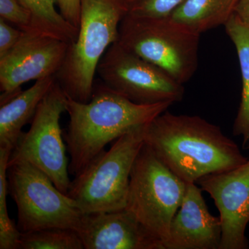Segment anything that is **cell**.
Masks as SVG:
<instances>
[{"instance_id": "6da1fadb", "label": "cell", "mask_w": 249, "mask_h": 249, "mask_svg": "<svg viewBox=\"0 0 249 249\" xmlns=\"http://www.w3.org/2000/svg\"><path fill=\"white\" fill-rule=\"evenodd\" d=\"M144 143L186 183H197L211 174L248 161L219 126L198 116L165 111L143 127Z\"/></svg>"}, {"instance_id": "7a4b0ae2", "label": "cell", "mask_w": 249, "mask_h": 249, "mask_svg": "<svg viewBox=\"0 0 249 249\" xmlns=\"http://www.w3.org/2000/svg\"><path fill=\"white\" fill-rule=\"evenodd\" d=\"M172 105L169 102L138 104L109 89L102 82L94 83L89 102H78L67 96L70 122L64 139L70 155V175H78L109 142L147 124Z\"/></svg>"}, {"instance_id": "3957f363", "label": "cell", "mask_w": 249, "mask_h": 249, "mask_svg": "<svg viewBox=\"0 0 249 249\" xmlns=\"http://www.w3.org/2000/svg\"><path fill=\"white\" fill-rule=\"evenodd\" d=\"M128 12L126 0H80L78 34L55 76L68 97L89 102L98 64L119 40L121 23Z\"/></svg>"}, {"instance_id": "277c9868", "label": "cell", "mask_w": 249, "mask_h": 249, "mask_svg": "<svg viewBox=\"0 0 249 249\" xmlns=\"http://www.w3.org/2000/svg\"><path fill=\"white\" fill-rule=\"evenodd\" d=\"M199 41L200 34L171 16L139 17L127 14L121 23L118 42L183 85L197 70Z\"/></svg>"}, {"instance_id": "5b68a950", "label": "cell", "mask_w": 249, "mask_h": 249, "mask_svg": "<svg viewBox=\"0 0 249 249\" xmlns=\"http://www.w3.org/2000/svg\"><path fill=\"white\" fill-rule=\"evenodd\" d=\"M144 125L114 141L72 180L67 195L83 214L125 209L131 171L144 144Z\"/></svg>"}, {"instance_id": "8992f818", "label": "cell", "mask_w": 249, "mask_h": 249, "mask_svg": "<svg viewBox=\"0 0 249 249\" xmlns=\"http://www.w3.org/2000/svg\"><path fill=\"white\" fill-rule=\"evenodd\" d=\"M186 186L143 144L131 171L125 209L164 249L169 241L170 224L182 203Z\"/></svg>"}, {"instance_id": "52a82bcc", "label": "cell", "mask_w": 249, "mask_h": 249, "mask_svg": "<svg viewBox=\"0 0 249 249\" xmlns=\"http://www.w3.org/2000/svg\"><path fill=\"white\" fill-rule=\"evenodd\" d=\"M8 193L18 209L20 232L47 228L77 231L83 213L45 173L27 162L8 165Z\"/></svg>"}, {"instance_id": "ba28073f", "label": "cell", "mask_w": 249, "mask_h": 249, "mask_svg": "<svg viewBox=\"0 0 249 249\" xmlns=\"http://www.w3.org/2000/svg\"><path fill=\"white\" fill-rule=\"evenodd\" d=\"M67 95L55 82L39 105L27 132H23L11 152L8 165L27 162L42 170L59 191L67 194L71 180L67 147L60 121L67 112Z\"/></svg>"}, {"instance_id": "9c48e42d", "label": "cell", "mask_w": 249, "mask_h": 249, "mask_svg": "<svg viewBox=\"0 0 249 249\" xmlns=\"http://www.w3.org/2000/svg\"><path fill=\"white\" fill-rule=\"evenodd\" d=\"M96 73L109 89L138 104H174L184 95L183 84L118 42L108 48Z\"/></svg>"}, {"instance_id": "30bf717a", "label": "cell", "mask_w": 249, "mask_h": 249, "mask_svg": "<svg viewBox=\"0 0 249 249\" xmlns=\"http://www.w3.org/2000/svg\"><path fill=\"white\" fill-rule=\"evenodd\" d=\"M69 45L37 31H23L18 43L0 57V105L20 92L24 83L56 76Z\"/></svg>"}, {"instance_id": "8fae6325", "label": "cell", "mask_w": 249, "mask_h": 249, "mask_svg": "<svg viewBox=\"0 0 249 249\" xmlns=\"http://www.w3.org/2000/svg\"><path fill=\"white\" fill-rule=\"evenodd\" d=\"M197 183L219 211V249H249L245 231L249 223V160L234 169L206 175Z\"/></svg>"}, {"instance_id": "7c38bea8", "label": "cell", "mask_w": 249, "mask_h": 249, "mask_svg": "<svg viewBox=\"0 0 249 249\" xmlns=\"http://www.w3.org/2000/svg\"><path fill=\"white\" fill-rule=\"evenodd\" d=\"M76 231L84 249H164L125 209L84 214Z\"/></svg>"}, {"instance_id": "4fadbf2b", "label": "cell", "mask_w": 249, "mask_h": 249, "mask_svg": "<svg viewBox=\"0 0 249 249\" xmlns=\"http://www.w3.org/2000/svg\"><path fill=\"white\" fill-rule=\"evenodd\" d=\"M196 183H187L186 193L170 227L166 249H219L220 219L209 212Z\"/></svg>"}, {"instance_id": "5bb4252c", "label": "cell", "mask_w": 249, "mask_h": 249, "mask_svg": "<svg viewBox=\"0 0 249 249\" xmlns=\"http://www.w3.org/2000/svg\"><path fill=\"white\" fill-rule=\"evenodd\" d=\"M56 80L55 76L36 80L29 89L0 105V147L14 150L23 127L31 124L39 105Z\"/></svg>"}, {"instance_id": "9a60e30c", "label": "cell", "mask_w": 249, "mask_h": 249, "mask_svg": "<svg viewBox=\"0 0 249 249\" xmlns=\"http://www.w3.org/2000/svg\"><path fill=\"white\" fill-rule=\"evenodd\" d=\"M240 0H185L171 18L200 34L225 25L235 14Z\"/></svg>"}, {"instance_id": "2e32d148", "label": "cell", "mask_w": 249, "mask_h": 249, "mask_svg": "<svg viewBox=\"0 0 249 249\" xmlns=\"http://www.w3.org/2000/svg\"><path fill=\"white\" fill-rule=\"evenodd\" d=\"M224 27L237 50L242 73V99L234 123L233 134L242 136V148L249 150V27L235 14Z\"/></svg>"}, {"instance_id": "e0dca14e", "label": "cell", "mask_w": 249, "mask_h": 249, "mask_svg": "<svg viewBox=\"0 0 249 249\" xmlns=\"http://www.w3.org/2000/svg\"><path fill=\"white\" fill-rule=\"evenodd\" d=\"M30 13L31 29L71 44L76 40L78 28L55 9L58 0H19Z\"/></svg>"}, {"instance_id": "ac0fdd59", "label": "cell", "mask_w": 249, "mask_h": 249, "mask_svg": "<svg viewBox=\"0 0 249 249\" xmlns=\"http://www.w3.org/2000/svg\"><path fill=\"white\" fill-rule=\"evenodd\" d=\"M18 249H84L76 231L47 228L21 232Z\"/></svg>"}, {"instance_id": "d6986e66", "label": "cell", "mask_w": 249, "mask_h": 249, "mask_svg": "<svg viewBox=\"0 0 249 249\" xmlns=\"http://www.w3.org/2000/svg\"><path fill=\"white\" fill-rule=\"evenodd\" d=\"M11 150L0 147V249H18L21 232L10 219L6 204L8 163Z\"/></svg>"}, {"instance_id": "ffe728a7", "label": "cell", "mask_w": 249, "mask_h": 249, "mask_svg": "<svg viewBox=\"0 0 249 249\" xmlns=\"http://www.w3.org/2000/svg\"><path fill=\"white\" fill-rule=\"evenodd\" d=\"M185 0H132L128 14L139 17L163 18L171 16Z\"/></svg>"}, {"instance_id": "44dd1931", "label": "cell", "mask_w": 249, "mask_h": 249, "mask_svg": "<svg viewBox=\"0 0 249 249\" xmlns=\"http://www.w3.org/2000/svg\"><path fill=\"white\" fill-rule=\"evenodd\" d=\"M0 18L22 31L31 29L30 13L19 0H0Z\"/></svg>"}, {"instance_id": "7402d4cb", "label": "cell", "mask_w": 249, "mask_h": 249, "mask_svg": "<svg viewBox=\"0 0 249 249\" xmlns=\"http://www.w3.org/2000/svg\"><path fill=\"white\" fill-rule=\"evenodd\" d=\"M23 31L0 18V57L11 50L20 37Z\"/></svg>"}, {"instance_id": "603a6c76", "label": "cell", "mask_w": 249, "mask_h": 249, "mask_svg": "<svg viewBox=\"0 0 249 249\" xmlns=\"http://www.w3.org/2000/svg\"><path fill=\"white\" fill-rule=\"evenodd\" d=\"M58 5L62 16L79 29L80 0H58Z\"/></svg>"}, {"instance_id": "cb8c5ba5", "label": "cell", "mask_w": 249, "mask_h": 249, "mask_svg": "<svg viewBox=\"0 0 249 249\" xmlns=\"http://www.w3.org/2000/svg\"><path fill=\"white\" fill-rule=\"evenodd\" d=\"M235 14L244 24L249 27V0H240Z\"/></svg>"}, {"instance_id": "d4e9b609", "label": "cell", "mask_w": 249, "mask_h": 249, "mask_svg": "<svg viewBox=\"0 0 249 249\" xmlns=\"http://www.w3.org/2000/svg\"><path fill=\"white\" fill-rule=\"evenodd\" d=\"M126 1H128V3L131 2V1H132V0H126Z\"/></svg>"}]
</instances>
